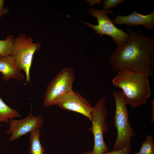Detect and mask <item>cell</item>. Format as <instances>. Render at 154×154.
Wrapping results in <instances>:
<instances>
[{"instance_id": "1", "label": "cell", "mask_w": 154, "mask_h": 154, "mask_svg": "<svg viewBox=\"0 0 154 154\" xmlns=\"http://www.w3.org/2000/svg\"><path fill=\"white\" fill-rule=\"evenodd\" d=\"M130 37L117 46L109 59L114 71L126 70L154 77V38L143 35L141 30L126 28Z\"/></svg>"}, {"instance_id": "2", "label": "cell", "mask_w": 154, "mask_h": 154, "mask_svg": "<svg viewBox=\"0 0 154 154\" xmlns=\"http://www.w3.org/2000/svg\"><path fill=\"white\" fill-rule=\"evenodd\" d=\"M149 76L126 70L117 71L112 84L122 90L127 104L133 108L144 104L151 95Z\"/></svg>"}, {"instance_id": "3", "label": "cell", "mask_w": 154, "mask_h": 154, "mask_svg": "<svg viewBox=\"0 0 154 154\" xmlns=\"http://www.w3.org/2000/svg\"><path fill=\"white\" fill-rule=\"evenodd\" d=\"M115 103L114 121L117 135L113 151L121 149L131 144V138L135 133L131 127L125 96L122 92L114 90L112 93Z\"/></svg>"}, {"instance_id": "4", "label": "cell", "mask_w": 154, "mask_h": 154, "mask_svg": "<svg viewBox=\"0 0 154 154\" xmlns=\"http://www.w3.org/2000/svg\"><path fill=\"white\" fill-rule=\"evenodd\" d=\"M108 115L106 100L102 97L96 103L90 113L92 125L89 131L93 134L94 138V146L90 154H102L108 150L103 138L104 134L108 131L106 121Z\"/></svg>"}, {"instance_id": "5", "label": "cell", "mask_w": 154, "mask_h": 154, "mask_svg": "<svg viewBox=\"0 0 154 154\" xmlns=\"http://www.w3.org/2000/svg\"><path fill=\"white\" fill-rule=\"evenodd\" d=\"M75 78V73L71 68L65 67L61 70L47 85L43 106L56 105L62 97L73 90L72 84Z\"/></svg>"}, {"instance_id": "6", "label": "cell", "mask_w": 154, "mask_h": 154, "mask_svg": "<svg viewBox=\"0 0 154 154\" xmlns=\"http://www.w3.org/2000/svg\"><path fill=\"white\" fill-rule=\"evenodd\" d=\"M40 47L39 42L34 43L30 36L27 37V35L22 34L14 39L11 55L14 57L18 66L25 74V85L27 82L31 85L30 77V68L34 54L36 51L39 50Z\"/></svg>"}, {"instance_id": "7", "label": "cell", "mask_w": 154, "mask_h": 154, "mask_svg": "<svg viewBox=\"0 0 154 154\" xmlns=\"http://www.w3.org/2000/svg\"><path fill=\"white\" fill-rule=\"evenodd\" d=\"M88 11L91 15L97 18L98 25H92L79 20L92 29L95 34H98L101 37L104 35L109 36L112 38L113 41L118 46L124 44L129 38V35L122 29L117 27L108 17L109 13L113 14L111 10L90 9Z\"/></svg>"}, {"instance_id": "8", "label": "cell", "mask_w": 154, "mask_h": 154, "mask_svg": "<svg viewBox=\"0 0 154 154\" xmlns=\"http://www.w3.org/2000/svg\"><path fill=\"white\" fill-rule=\"evenodd\" d=\"M30 113L26 117L18 120L14 118L9 120V128L6 133L10 135V141H14L28 133L40 129L43 125V118L39 114L36 116L32 113V108L31 107Z\"/></svg>"}, {"instance_id": "9", "label": "cell", "mask_w": 154, "mask_h": 154, "mask_svg": "<svg viewBox=\"0 0 154 154\" xmlns=\"http://www.w3.org/2000/svg\"><path fill=\"white\" fill-rule=\"evenodd\" d=\"M61 108L76 112L90 119L92 107L80 94L73 90L62 97L57 104Z\"/></svg>"}, {"instance_id": "10", "label": "cell", "mask_w": 154, "mask_h": 154, "mask_svg": "<svg viewBox=\"0 0 154 154\" xmlns=\"http://www.w3.org/2000/svg\"><path fill=\"white\" fill-rule=\"evenodd\" d=\"M114 24L126 25L130 27L138 25L144 26L148 31L154 29V11L147 15H143L133 10L127 16L118 15L112 20Z\"/></svg>"}, {"instance_id": "11", "label": "cell", "mask_w": 154, "mask_h": 154, "mask_svg": "<svg viewBox=\"0 0 154 154\" xmlns=\"http://www.w3.org/2000/svg\"><path fill=\"white\" fill-rule=\"evenodd\" d=\"M21 69L17 65L14 57L9 55L0 56V72L2 78L5 81L10 78L21 81L24 79V75L21 74Z\"/></svg>"}, {"instance_id": "12", "label": "cell", "mask_w": 154, "mask_h": 154, "mask_svg": "<svg viewBox=\"0 0 154 154\" xmlns=\"http://www.w3.org/2000/svg\"><path fill=\"white\" fill-rule=\"evenodd\" d=\"M40 129H37L30 133L29 154H44L45 148L40 143Z\"/></svg>"}, {"instance_id": "13", "label": "cell", "mask_w": 154, "mask_h": 154, "mask_svg": "<svg viewBox=\"0 0 154 154\" xmlns=\"http://www.w3.org/2000/svg\"><path fill=\"white\" fill-rule=\"evenodd\" d=\"M20 117L18 111L7 105L0 96V122L9 123L11 119Z\"/></svg>"}, {"instance_id": "14", "label": "cell", "mask_w": 154, "mask_h": 154, "mask_svg": "<svg viewBox=\"0 0 154 154\" xmlns=\"http://www.w3.org/2000/svg\"><path fill=\"white\" fill-rule=\"evenodd\" d=\"M14 39L12 35L7 36L5 40L0 39V56L11 55Z\"/></svg>"}, {"instance_id": "15", "label": "cell", "mask_w": 154, "mask_h": 154, "mask_svg": "<svg viewBox=\"0 0 154 154\" xmlns=\"http://www.w3.org/2000/svg\"><path fill=\"white\" fill-rule=\"evenodd\" d=\"M132 154H154V144L151 135L147 136L145 141L142 143L139 152Z\"/></svg>"}, {"instance_id": "16", "label": "cell", "mask_w": 154, "mask_h": 154, "mask_svg": "<svg viewBox=\"0 0 154 154\" xmlns=\"http://www.w3.org/2000/svg\"><path fill=\"white\" fill-rule=\"evenodd\" d=\"M125 1V0H104L102 5L104 9L108 10L116 8L118 5Z\"/></svg>"}, {"instance_id": "17", "label": "cell", "mask_w": 154, "mask_h": 154, "mask_svg": "<svg viewBox=\"0 0 154 154\" xmlns=\"http://www.w3.org/2000/svg\"><path fill=\"white\" fill-rule=\"evenodd\" d=\"M131 152V144H129L117 150L110 151L108 150L102 154H129Z\"/></svg>"}, {"instance_id": "18", "label": "cell", "mask_w": 154, "mask_h": 154, "mask_svg": "<svg viewBox=\"0 0 154 154\" xmlns=\"http://www.w3.org/2000/svg\"><path fill=\"white\" fill-rule=\"evenodd\" d=\"M8 10L4 6V0H0V19L4 14L8 12Z\"/></svg>"}, {"instance_id": "19", "label": "cell", "mask_w": 154, "mask_h": 154, "mask_svg": "<svg viewBox=\"0 0 154 154\" xmlns=\"http://www.w3.org/2000/svg\"><path fill=\"white\" fill-rule=\"evenodd\" d=\"M90 3V5L91 6H93L94 5L97 4H100L102 0H95V1H89Z\"/></svg>"}, {"instance_id": "20", "label": "cell", "mask_w": 154, "mask_h": 154, "mask_svg": "<svg viewBox=\"0 0 154 154\" xmlns=\"http://www.w3.org/2000/svg\"><path fill=\"white\" fill-rule=\"evenodd\" d=\"M152 107L151 108V110L152 111V114H153L152 116V117L151 120V121L154 122V100H153L152 101Z\"/></svg>"}, {"instance_id": "21", "label": "cell", "mask_w": 154, "mask_h": 154, "mask_svg": "<svg viewBox=\"0 0 154 154\" xmlns=\"http://www.w3.org/2000/svg\"><path fill=\"white\" fill-rule=\"evenodd\" d=\"M91 151H87L81 154H90Z\"/></svg>"}]
</instances>
